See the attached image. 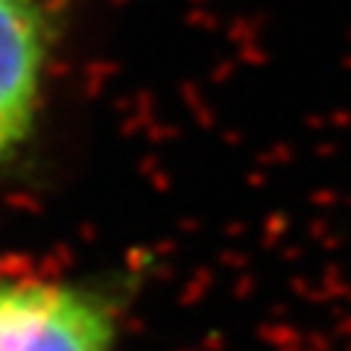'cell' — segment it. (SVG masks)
<instances>
[{
    "instance_id": "6da1fadb",
    "label": "cell",
    "mask_w": 351,
    "mask_h": 351,
    "mask_svg": "<svg viewBox=\"0 0 351 351\" xmlns=\"http://www.w3.org/2000/svg\"><path fill=\"white\" fill-rule=\"evenodd\" d=\"M132 281L0 267V351H117Z\"/></svg>"
},
{
    "instance_id": "7a4b0ae2",
    "label": "cell",
    "mask_w": 351,
    "mask_h": 351,
    "mask_svg": "<svg viewBox=\"0 0 351 351\" xmlns=\"http://www.w3.org/2000/svg\"><path fill=\"white\" fill-rule=\"evenodd\" d=\"M68 24L71 0H0V179L36 147Z\"/></svg>"
}]
</instances>
